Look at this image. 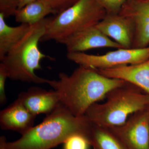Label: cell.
<instances>
[{"mask_svg":"<svg viewBox=\"0 0 149 149\" xmlns=\"http://www.w3.org/2000/svg\"><path fill=\"white\" fill-rule=\"evenodd\" d=\"M36 1H37V0H20L19 5L18 9L22 8L24 7V6Z\"/></svg>","mask_w":149,"mask_h":149,"instance_id":"22","label":"cell"},{"mask_svg":"<svg viewBox=\"0 0 149 149\" xmlns=\"http://www.w3.org/2000/svg\"><path fill=\"white\" fill-rule=\"evenodd\" d=\"M7 141L6 137L1 136L0 138V149H7L6 147V143Z\"/></svg>","mask_w":149,"mask_h":149,"instance_id":"23","label":"cell"},{"mask_svg":"<svg viewBox=\"0 0 149 149\" xmlns=\"http://www.w3.org/2000/svg\"><path fill=\"white\" fill-rule=\"evenodd\" d=\"M107 14L96 0H78L53 17L41 41L53 40L62 44L75 32L95 26Z\"/></svg>","mask_w":149,"mask_h":149,"instance_id":"5","label":"cell"},{"mask_svg":"<svg viewBox=\"0 0 149 149\" xmlns=\"http://www.w3.org/2000/svg\"><path fill=\"white\" fill-rule=\"evenodd\" d=\"M92 123L85 115L76 116L61 103L42 122L6 143L7 149H51L63 143L70 136L81 134L88 138Z\"/></svg>","mask_w":149,"mask_h":149,"instance_id":"2","label":"cell"},{"mask_svg":"<svg viewBox=\"0 0 149 149\" xmlns=\"http://www.w3.org/2000/svg\"><path fill=\"white\" fill-rule=\"evenodd\" d=\"M129 19L134 28L133 49L149 46V0H127L119 13Z\"/></svg>","mask_w":149,"mask_h":149,"instance_id":"8","label":"cell"},{"mask_svg":"<svg viewBox=\"0 0 149 149\" xmlns=\"http://www.w3.org/2000/svg\"><path fill=\"white\" fill-rule=\"evenodd\" d=\"M3 15L0 13V61L22 39L30 25L20 24L15 27L7 24Z\"/></svg>","mask_w":149,"mask_h":149,"instance_id":"14","label":"cell"},{"mask_svg":"<svg viewBox=\"0 0 149 149\" xmlns=\"http://www.w3.org/2000/svg\"><path fill=\"white\" fill-rule=\"evenodd\" d=\"M125 81L106 77L95 70L79 66L70 75L58 74V80L47 84L58 93L60 101L73 115H85L88 109L105 98L114 88Z\"/></svg>","mask_w":149,"mask_h":149,"instance_id":"1","label":"cell"},{"mask_svg":"<svg viewBox=\"0 0 149 149\" xmlns=\"http://www.w3.org/2000/svg\"><path fill=\"white\" fill-rule=\"evenodd\" d=\"M149 109L137 112L124 123L107 127L126 149H149Z\"/></svg>","mask_w":149,"mask_h":149,"instance_id":"7","label":"cell"},{"mask_svg":"<svg viewBox=\"0 0 149 149\" xmlns=\"http://www.w3.org/2000/svg\"><path fill=\"white\" fill-rule=\"evenodd\" d=\"M52 18L47 17L30 25L24 37L1 61L10 79L35 84H47L48 79L39 77L35 71L42 69L41 60L49 57L40 50L39 43Z\"/></svg>","mask_w":149,"mask_h":149,"instance_id":"3","label":"cell"},{"mask_svg":"<svg viewBox=\"0 0 149 149\" xmlns=\"http://www.w3.org/2000/svg\"><path fill=\"white\" fill-rule=\"evenodd\" d=\"M66 56L79 66L95 70L108 69L146 61L149 58V46L139 49L119 48L98 55L84 52H68Z\"/></svg>","mask_w":149,"mask_h":149,"instance_id":"6","label":"cell"},{"mask_svg":"<svg viewBox=\"0 0 149 149\" xmlns=\"http://www.w3.org/2000/svg\"><path fill=\"white\" fill-rule=\"evenodd\" d=\"M88 138L94 149H126L109 128L93 123Z\"/></svg>","mask_w":149,"mask_h":149,"instance_id":"16","label":"cell"},{"mask_svg":"<svg viewBox=\"0 0 149 149\" xmlns=\"http://www.w3.org/2000/svg\"></svg>","mask_w":149,"mask_h":149,"instance_id":"24","label":"cell"},{"mask_svg":"<svg viewBox=\"0 0 149 149\" xmlns=\"http://www.w3.org/2000/svg\"><path fill=\"white\" fill-rule=\"evenodd\" d=\"M62 44L65 46L68 52H84L100 48H123L104 35L95 26L75 32L67 38Z\"/></svg>","mask_w":149,"mask_h":149,"instance_id":"9","label":"cell"},{"mask_svg":"<svg viewBox=\"0 0 149 149\" xmlns=\"http://www.w3.org/2000/svg\"><path fill=\"white\" fill-rule=\"evenodd\" d=\"M103 103L91 106L85 115L94 124L106 127L123 124L131 115L149 109V94L125 82L108 93Z\"/></svg>","mask_w":149,"mask_h":149,"instance_id":"4","label":"cell"},{"mask_svg":"<svg viewBox=\"0 0 149 149\" xmlns=\"http://www.w3.org/2000/svg\"><path fill=\"white\" fill-rule=\"evenodd\" d=\"M57 15L74 4L78 0H43Z\"/></svg>","mask_w":149,"mask_h":149,"instance_id":"20","label":"cell"},{"mask_svg":"<svg viewBox=\"0 0 149 149\" xmlns=\"http://www.w3.org/2000/svg\"><path fill=\"white\" fill-rule=\"evenodd\" d=\"M8 78L7 72L1 63H0V104L3 105L7 101L5 91L7 78Z\"/></svg>","mask_w":149,"mask_h":149,"instance_id":"21","label":"cell"},{"mask_svg":"<svg viewBox=\"0 0 149 149\" xmlns=\"http://www.w3.org/2000/svg\"><path fill=\"white\" fill-rule=\"evenodd\" d=\"M107 14H118L127 0H96Z\"/></svg>","mask_w":149,"mask_h":149,"instance_id":"18","label":"cell"},{"mask_svg":"<svg viewBox=\"0 0 149 149\" xmlns=\"http://www.w3.org/2000/svg\"><path fill=\"white\" fill-rule=\"evenodd\" d=\"M36 116L31 113L17 98L0 112V125L4 130L17 131L21 135L34 126Z\"/></svg>","mask_w":149,"mask_h":149,"instance_id":"12","label":"cell"},{"mask_svg":"<svg viewBox=\"0 0 149 149\" xmlns=\"http://www.w3.org/2000/svg\"><path fill=\"white\" fill-rule=\"evenodd\" d=\"M18 98L34 115L50 114L61 103L58 93L55 90L47 91L37 87L29 88L19 95Z\"/></svg>","mask_w":149,"mask_h":149,"instance_id":"11","label":"cell"},{"mask_svg":"<svg viewBox=\"0 0 149 149\" xmlns=\"http://www.w3.org/2000/svg\"><path fill=\"white\" fill-rule=\"evenodd\" d=\"M51 14H55L50 6L43 0H37L17 9L14 16L17 22L31 25L42 20Z\"/></svg>","mask_w":149,"mask_h":149,"instance_id":"15","label":"cell"},{"mask_svg":"<svg viewBox=\"0 0 149 149\" xmlns=\"http://www.w3.org/2000/svg\"><path fill=\"white\" fill-rule=\"evenodd\" d=\"M63 144V149H89L91 146L88 138L81 134H75L70 136Z\"/></svg>","mask_w":149,"mask_h":149,"instance_id":"17","label":"cell"},{"mask_svg":"<svg viewBox=\"0 0 149 149\" xmlns=\"http://www.w3.org/2000/svg\"><path fill=\"white\" fill-rule=\"evenodd\" d=\"M104 35L124 49H131L134 28L129 19L120 14H107L95 25Z\"/></svg>","mask_w":149,"mask_h":149,"instance_id":"10","label":"cell"},{"mask_svg":"<svg viewBox=\"0 0 149 149\" xmlns=\"http://www.w3.org/2000/svg\"><path fill=\"white\" fill-rule=\"evenodd\" d=\"M20 0H0V13L8 17L13 15L18 9Z\"/></svg>","mask_w":149,"mask_h":149,"instance_id":"19","label":"cell"},{"mask_svg":"<svg viewBox=\"0 0 149 149\" xmlns=\"http://www.w3.org/2000/svg\"><path fill=\"white\" fill-rule=\"evenodd\" d=\"M96 70L106 77L132 83L149 94V58L138 64Z\"/></svg>","mask_w":149,"mask_h":149,"instance_id":"13","label":"cell"}]
</instances>
